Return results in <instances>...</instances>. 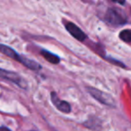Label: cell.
<instances>
[{
	"label": "cell",
	"instance_id": "obj_1",
	"mask_svg": "<svg viewBox=\"0 0 131 131\" xmlns=\"http://www.w3.org/2000/svg\"><path fill=\"white\" fill-rule=\"evenodd\" d=\"M104 20L108 24L112 26H119L127 23V16L122 10L115 7H111L106 10L104 16Z\"/></svg>",
	"mask_w": 131,
	"mask_h": 131
},
{
	"label": "cell",
	"instance_id": "obj_2",
	"mask_svg": "<svg viewBox=\"0 0 131 131\" xmlns=\"http://www.w3.org/2000/svg\"><path fill=\"white\" fill-rule=\"evenodd\" d=\"M88 91L95 100H97L101 104L111 107L115 106V100L109 94L104 93V92L94 88H88Z\"/></svg>",
	"mask_w": 131,
	"mask_h": 131
},
{
	"label": "cell",
	"instance_id": "obj_6",
	"mask_svg": "<svg viewBox=\"0 0 131 131\" xmlns=\"http://www.w3.org/2000/svg\"><path fill=\"white\" fill-rule=\"evenodd\" d=\"M0 53L5 54V56L9 57V58L13 59V60L17 61V62H19L20 57H21V54H19L14 49L6 45H4V44H0Z\"/></svg>",
	"mask_w": 131,
	"mask_h": 131
},
{
	"label": "cell",
	"instance_id": "obj_10",
	"mask_svg": "<svg viewBox=\"0 0 131 131\" xmlns=\"http://www.w3.org/2000/svg\"><path fill=\"white\" fill-rule=\"evenodd\" d=\"M113 3H116V4H119V5H125V3H126V1L125 0H112Z\"/></svg>",
	"mask_w": 131,
	"mask_h": 131
},
{
	"label": "cell",
	"instance_id": "obj_3",
	"mask_svg": "<svg viewBox=\"0 0 131 131\" xmlns=\"http://www.w3.org/2000/svg\"><path fill=\"white\" fill-rule=\"evenodd\" d=\"M0 78L9 80L11 82L14 83L17 86H19L21 88H27V82L24 80L18 73L14 72V71H6L0 68Z\"/></svg>",
	"mask_w": 131,
	"mask_h": 131
},
{
	"label": "cell",
	"instance_id": "obj_7",
	"mask_svg": "<svg viewBox=\"0 0 131 131\" xmlns=\"http://www.w3.org/2000/svg\"><path fill=\"white\" fill-rule=\"evenodd\" d=\"M19 62H21L25 67L29 68V69L32 70V71H39L41 69V65L39 63H38L36 61L32 60V59L27 58L26 56H23V55H21Z\"/></svg>",
	"mask_w": 131,
	"mask_h": 131
},
{
	"label": "cell",
	"instance_id": "obj_8",
	"mask_svg": "<svg viewBox=\"0 0 131 131\" xmlns=\"http://www.w3.org/2000/svg\"><path fill=\"white\" fill-rule=\"evenodd\" d=\"M40 53H41L42 56H43L44 58H45L46 60L47 61V62H50V63L58 64L59 62H60V57H59L58 55L54 54V53L49 52V51L43 49V50H41Z\"/></svg>",
	"mask_w": 131,
	"mask_h": 131
},
{
	"label": "cell",
	"instance_id": "obj_11",
	"mask_svg": "<svg viewBox=\"0 0 131 131\" xmlns=\"http://www.w3.org/2000/svg\"><path fill=\"white\" fill-rule=\"evenodd\" d=\"M0 131H10V130L7 129V128H0Z\"/></svg>",
	"mask_w": 131,
	"mask_h": 131
},
{
	"label": "cell",
	"instance_id": "obj_5",
	"mask_svg": "<svg viewBox=\"0 0 131 131\" xmlns=\"http://www.w3.org/2000/svg\"><path fill=\"white\" fill-rule=\"evenodd\" d=\"M51 100H52L53 104H54V106L56 107L60 112H64V113H69V112H71V105H70L69 103H67L66 101L60 100L54 92H53V93L51 94Z\"/></svg>",
	"mask_w": 131,
	"mask_h": 131
},
{
	"label": "cell",
	"instance_id": "obj_12",
	"mask_svg": "<svg viewBox=\"0 0 131 131\" xmlns=\"http://www.w3.org/2000/svg\"><path fill=\"white\" fill-rule=\"evenodd\" d=\"M31 131H35V130H31Z\"/></svg>",
	"mask_w": 131,
	"mask_h": 131
},
{
	"label": "cell",
	"instance_id": "obj_9",
	"mask_svg": "<svg viewBox=\"0 0 131 131\" xmlns=\"http://www.w3.org/2000/svg\"><path fill=\"white\" fill-rule=\"evenodd\" d=\"M119 38L124 42L131 44V29H124L119 33Z\"/></svg>",
	"mask_w": 131,
	"mask_h": 131
},
{
	"label": "cell",
	"instance_id": "obj_4",
	"mask_svg": "<svg viewBox=\"0 0 131 131\" xmlns=\"http://www.w3.org/2000/svg\"><path fill=\"white\" fill-rule=\"evenodd\" d=\"M64 26H65L66 30H67L73 38L78 39L79 41L83 42L88 38V36L85 34L84 31L79 27L77 26L75 23H71V21H64Z\"/></svg>",
	"mask_w": 131,
	"mask_h": 131
}]
</instances>
